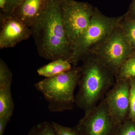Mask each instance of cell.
I'll list each match as a JSON object with an SVG mask.
<instances>
[{"label":"cell","instance_id":"7a4b0ae2","mask_svg":"<svg viewBox=\"0 0 135 135\" xmlns=\"http://www.w3.org/2000/svg\"><path fill=\"white\" fill-rule=\"evenodd\" d=\"M75 104L87 113L104 98L116 82L115 75L93 53L82 61Z\"/></svg>","mask_w":135,"mask_h":135},{"label":"cell","instance_id":"3957f363","mask_svg":"<svg viewBox=\"0 0 135 135\" xmlns=\"http://www.w3.org/2000/svg\"><path fill=\"white\" fill-rule=\"evenodd\" d=\"M81 74V66H73L70 71L56 77L45 78L35 84L43 95L51 112L72 110L75 104V88Z\"/></svg>","mask_w":135,"mask_h":135},{"label":"cell","instance_id":"ba28073f","mask_svg":"<svg viewBox=\"0 0 135 135\" xmlns=\"http://www.w3.org/2000/svg\"><path fill=\"white\" fill-rule=\"evenodd\" d=\"M129 91V80L117 79L104 97L111 117L118 125L128 116Z\"/></svg>","mask_w":135,"mask_h":135},{"label":"cell","instance_id":"9c48e42d","mask_svg":"<svg viewBox=\"0 0 135 135\" xmlns=\"http://www.w3.org/2000/svg\"><path fill=\"white\" fill-rule=\"evenodd\" d=\"M12 73L2 59H0V135L5 128L14 112L15 104L11 94Z\"/></svg>","mask_w":135,"mask_h":135},{"label":"cell","instance_id":"8fae6325","mask_svg":"<svg viewBox=\"0 0 135 135\" xmlns=\"http://www.w3.org/2000/svg\"><path fill=\"white\" fill-rule=\"evenodd\" d=\"M45 2V0H23L16 8L12 16L31 27L41 12Z\"/></svg>","mask_w":135,"mask_h":135},{"label":"cell","instance_id":"5bb4252c","mask_svg":"<svg viewBox=\"0 0 135 135\" xmlns=\"http://www.w3.org/2000/svg\"><path fill=\"white\" fill-rule=\"evenodd\" d=\"M120 26L130 44L134 53L135 52V21L124 17L121 20Z\"/></svg>","mask_w":135,"mask_h":135},{"label":"cell","instance_id":"52a82bcc","mask_svg":"<svg viewBox=\"0 0 135 135\" xmlns=\"http://www.w3.org/2000/svg\"><path fill=\"white\" fill-rule=\"evenodd\" d=\"M119 126L111 117L103 98L75 127L81 135H115Z\"/></svg>","mask_w":135,"mask_h":135},{"label":"cell","instance_id":"277c9868","mask_svg":"<svg viewBox=\"0 0 135 135\" xmlns=\"http://www.w3.org/2000/svg\"><path fill=\"white\" fill-rule=\"evenodd\" d=\"M123 17L107 16L95 7L89 25L73 46L68 60L73 66H77L87 55L93 53L119 25Z\"/></svg>","mask_w":135,"mask_h":135},{"label":"cell","instance_id":"e0dca14e","mask_svg":"<svg viewBox=\"0 0 135 135\" xmlns=\"http://www.w3.org/2000/svg\"><path fill=\"white\" fill-rule=\"evenodd\" d=\"M129 111L128 118L135 121V80H129Z\"/></svg>","mask_w":135,"mask_h":135},{"label":"cell","instance_id":"d6986e66","mask_svg":"<svg viewBox=\"0 0 135 135\" xmlns=\"http://www.w3.org/2000/svg\"><path fill=\"white\" fill-rule=\"evenodd\" d=\"M23 0H7V5L3 12L1 15L4 17L11 16L16 8Z\"/></svg>","mask_w":135,"mask_h":135},{"label":"cell","instance_id":"ac0fdd59","mask_svg":"<svg viewBox=\"0 0 135 135\" xmlns=\"http://www.w3.org/2000/svg\"><path fill=\"white\" fill-rule=\"evenodd\" d=\"M56 135H81L75 127L73 128L65 127L52 122Z\"/></svg>","mask_w":135,"mask_h":135},{"label":"cell","instance_id":"2e32d148","mask_svg":"<svg viewBox=\"0 0 135 135\" xmlns=\"http://www.w3.org/2000/svg\"><path fill=\"white\" fill-rule=\"evenodd\" d=\"M115 135H135V121L128 118L119 126Z\"/></svg>","mask_w":135,"mask_h":135},{"label":"cell","instance_id":"4fadbf2b","mask_svg":"<svg viewBox=\"0 0 135 135\" xmlns=\"http://www.w3.org/2000/svg\"><path fill=\"white\" fill-rule=\"evenodd\" d=\"M116 80H135V52L128 57L121 66Z\"/></svg>","mask_w":135,"mask_h":135},{"label":"cell","instance_id":"8992f818","mask_svg":"<svg viewBox=\"0 0 135 135\" xmlns=\"http://www.w3.org/2000/svg\"><path fill=\"white\" fill-rule=\"evenodd\" d=\"M63 25L72 47L87 28L95 7L87 2L61 0Z\"/></svg>","mask_w":135,"mask_h":135},{"label":"cell","instance_id":"ffe728a7","mask_svg":"<svg viewBox=\"0 0 135 135\" xmlns=\"http://www.w3.org/2000/svg\"><path fill=\"white\" fill-rule=\"evenodd\" d=\"M123 16L126 18L135 21V0H132L128 11Z\"/></svg>","mask_w":135,"mask_h":135},{"label":"cell","instance_id":"5b68a950","mask_svg":"<svg viewBox=\"0 0 135 135\" xmlns=\"http://www.w3.org/2000/svg\"><path fill=\"white\" fill-rule=\"evenodd\" d=\"M134 53L119 25L92 53L116 77L123 63Z\"/></svg>","mask_w":135,"mask_h":135},{"label":"cell","instance_id":"6da1fadb","mask_svg":"<svg viewBox=\"0 0 135 135\" xmlns=\"http://www.w3.org/2000/svg\"><path fill=\"white\" fill-rule=\"evenodd\" d=\"M61 0H45L44 6L30 27L40 56L46 60H68L72 47L66 34L62 18Z\"/></svg>","mask_w":135,"mask_h":135},{"label":"cell","instance_id":"44dd1931","mask_svg":"<svg viewBox=\"0 0 135 135\" xmlns=\"http://www.w3.org/2000/svg\"><path fill=\"white\" fill-rule=\"evenodd\" d=\"M7 0H0L1 12H3L5 9L7 5Z\"/></svg>","mask_w":135,"mask_h":135},{"label":"cell","instance_id":"9a60e30c","mask_svg":"<svg viewBox=\"0 0 135 135\" xmlns=\"http://www.w3.org/2000/svg\"><path fill=\"white\" fill-rule=\"evenodd\" d=\"M28 135H56L52 122L44 121L33 126Z\"/></svg>","mask_w":135,"mask_h":135},{"label":"cell","instance_id":"7c38bea8","mask_svg":"<svg viewBox=\"0 0 135 135\" xmlns=\"http://www.w3.org/2000/svg\"><path fill=\"white\" fill-rule=\"evenodd\" d=\"M73 66L68 60L59 59L40 68L37 72L40 76L46 78H51L70 71Z\"/></svg>","mask_w":135,"mask_h":135},{"label":"cell","instance_id":"30bf717a","mask_svg":"<svg viewBox=\"0 0 135 135\" xmlns=\"http://www.w3.org/2000/svg\"><path fill=\"white\" fill-rule=\"evenodd\" d=\"M0 49L14 47L32 36L31 28L17 18L0 15Z\"/></svg>","mask_w":135,"mask_h":135}]
</instances>
